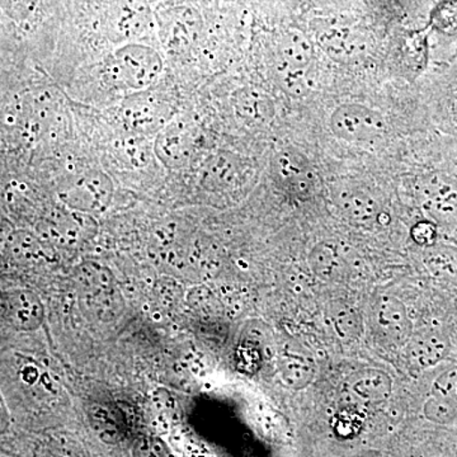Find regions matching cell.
<instances>
[{"label": "cell", "instance_id": "1", "mask_svg": "<svg viewBox=\"0 0 457 457\" xmlns=\"http://www.w3.org/2000/svg\"><path fill=\"white\" fill-rule=\"evenodd\" d=\"M162 73L163 60L158 51L139 42L121 45L107 65L108 80L131 93L152 88Z\"/></svg>", "mask_w": 457, "mask_h": 457}, {"label": "cell", "instance_id": "2", "mask_svg": "<svg viewBox=\"0 0 457 457\" xmlns=\"http://www.w3.org/2000/svg\"><path fill=\"white\" fill-rule=\"evenodd\" d=\"M330 130L337 139L359 146H372L383 140L386 122L378 111L359 104H343L333 111Z\"/></svg>", "mask_w": 457, "mask_h": 457}, {"label": "cell", "instance_id": "3", "mask_svg": "<svg viewBox=\"0 0 457 457\" xmlns=\"http://www.w3.org/2000/svg\"><path fill=\"white\" fill-rule=\"evenodd\" d=\"M122 120L139 135L158 134L173 121V107L163 93L153 88L131 93L123 102Z\"/></svg>", "mask_w": 457, "mask_h": 457}, {"label": "cell", "instance_id": "4", "mask_svg": "<svg viewBox=\"0 0 457 457\" xmlns=\"http://www.w3.org/2000/svg\"><path fill=\"white\" fill-rule=\"evenodd\" d=\"M154 25L147 0H110L106 13L107 37L113 44L137 42Z\"/></svg>", "mask_w": 457, "mask_h": 457}, {"label": "cell", "instance_id": "5", "mask_svg": "<svg viewBox=\"0 0 457 457\" xmlns=\"http://www.w3.org/2000/svg\"><path fill=\"white\" fill-rule=\"evenodd\" d=\"M59 196L66 206L77 212H102L112 200V180L104 171H86L69 179L60 189Z\"/></svg>", "mask_w": 457, "mask_h": 457}, {"label": "cell", "instance_id": "6", "mask_svg": "<svg viewBox=\"0 0 457 457\" xmlns=\"http://www.w3.org/2000/svg\"><path fill=\"white\" fill-rule=\"evenodd\" d=\"M158 25L162 45L173 56L185 55L194 49L203 31L200 13L185 5L165 9L159 14Z\"/></svg>", "mask_w": 457, "mask_h": 457}, {"label": "cell", "instance_id": "7", "mask_svg": "<svg viewBox=\"0 0 457 457\" xmlns=\"http://www.w3.org/2000/svg\"><path fill=\"white\" fill-rule=\"evenodd\" d=\"M312 60L311 41L297 31L284 33L278 49V71L279 79L288 92L303 95L306 71Z\"/></svg>", "mask_w": 457, "mask_h": 457}, {"label": "cell", "instance_id": "8", "mask_svg": "<svg viewBox=\"0 0 457 457\" xmlns=\"http://www.w3.org/2000/svg\"><path fill=\"white\" fill-rule=\"evenodd\" d=\"M198 146L197 131L185 121H171L156 134L153 152L170 170H180L191 162Z\"/></svg>", "mask_w": 457, "mask_h": 457}, {"label": "cell", "instance_id": "9", "mask_svg": "<svg viewBox=\"0 0 457 457\" xmlns=\"http://www.w3.org/2000/svg\"><path fill=\"white\" fill-rule=\"evenodd\" d=\"M272 173L279 188L290 196L308 198L314 191L315 179L311 165L303 155L284 150L272 162Z\"/></svg>", "mask_w": 457, "mask_h": 457}, {"label": "cell", "instance_id": "10", "mask_svg": "<svg viewBox=\"0 0 457 457\" xmlns=\"http://www.w3.org/2000/svg\"><path fill=\"white\" fill-rule=\"evenodd\" d=\"M2 314L18 330H35L41 326L45 311L37 295L29 290H13L3 294Z\"/></svg>", "mask_w": 457, "mask_h": 457}, {"label": "cell", "instance_id": "11", "mask_svg": "<svg viewBox=\"0 0 457 457\" xmlns=\"http://www.w3.org/2000/svg\"><path fill=\"white\" fill-rule=\"evenodd\" d=\"M420 201L435 220L453 221L457 218V186L441 176H431L420 186Z\"/></svg>", "mask_w": 457, "mask_h": 457}, {"label": "cell", "instance_id": "12", "mask_svg": "<svg viewBox=\"0 0 457 457\" xmlns=\"http://www.w3.org/2000/svg\"><path fill=\"white\" fill-rule=\"evenodd\" d=\"M245 165L237 155L220 152L207 158L201 168V185L210 191L230 189L239 185Z\"/></svg>", "mask_w": 457, "mask_h": 457}, {"label": "cell", "instance_id": "13", "mask_svg": "<svg viewBox=\"0 0 457 457\" xmlns=\"http://www.w3.org/2000/svg\"><path fill=\"white\" fill-rule=\"evenodd\" d=\"M409 360L416 368L429 369L446 359L450 342L438 330H422L411 337L407 345Z\"/></svg>", "mask_w": 457, "mask_h": 457}, {"label": "cell", "instance_id": "14", "mask_svg": "<svg viewBox=\"0 0 457 457\" xmlns=\"http://www.w3.org/2000/svg\"><path fill=\"white\" fill-rule=\"evenodd\" d=\"M321 50L335 62H350L366 50L365 38L350 27H330L319 33Z\"/></svg>", "mask_w": 457, "mask_h": 457}, {"label": "cell", "instance_id": "15", "mask_svg": "<svg viewBox=\"0 0 457 457\" xmlns=\"http://www.w3.org/2000/svg\"><path fill=\"white\" fill-rule=\"evenodd\" d=\"M378 324L384 335L396 345H405L413 336V326L404 303L395 297H385L378 308Z\"/></svg>", "mask_w": 457, "mask_h": 457}, {"label": "cell", "instance_id": "16", "mask_svg": "<svg viewBox=\"0 0 457 457\" xmlns=\"http://www.w3.org/2000/svg\"><path fill=\"white\" fill-rule=\"evenodd\" d=\"M348 389L354 398L374 404L389 398L393 390V380L383 370L365 369L352 376Z\"/></svg>", "mask_w": 457, "mask_h": 457}, {"label": "cell", "instance_id": "17", "mask_svg": "<svg viewBox=\"0 0 457 457\" xmlns=\"http://www.w3.org/2000/svg\"><path fill=\"white\" fill-rule=\"evenodd\" d=\"M336 204L348 220L365 224L378 218V206L375 198L360 187H342L336 192Z\"/></svg>", "mask_w": 457, "mask_h": 457}, {"label": "cell", "instance_id": "18", "mask_svg": "<svg viewBox=\"0 0 457 457\" xmlns=\"http://www.w3.org/2000/svg\"><path fill=\"white\" fill-rule=\"evenodd\" d=\"M89 422L96 433L107 444H117L125 437L128 420L113 404H95L88 411Z\"/></svg>", "mask_w": 457, "mask_h": 457}, {"label": "cell", "instance_id": "19", "mask_svg": "<svg viewBox=\"0 0 457 457\" xmlns=\"http://www.w3.org/2000/svg\"><path fill=\"white\" fill-rule=\"evenodd\" d=\"M311 269L319 278L332 281L342 275L345 258L341 248L335 243H318L309 255Z\"/></svg>", "mask_w": 457, "mask_h": 457}, {"label": "cell", "instance_id": "20", "mask_svg": "<svg viewBox=\"0 0 457 457\" xmlns=\"http://www.w3.org/2000/svg\"><path fill=\"white\" fill-rule=\"evenodd\" d=\"M426 269L433 278L457 286V248L451 245H433L427 248Z\"/></svg>", "mask_w": 457, "mask_h": 457}, {"label": "cell", "instance_id": "21", "mask_svg": "<svg viewBox=\"0 0 457 457\" xmlns=\"http://www.w3.org/2000/svg\"><path fill=\"white\" fill-rule=\"evenodd\" d=\"M279 375L288 387L305 389L314 378L315 369L311 360L297 353H287L278 362Z\"/></svg>", "mask_w": 457, "mask_h": 457}, {"label": "cell", "instance_id": "22", "mask_svg": "<svg viewBox=\"0 0 457 457\" xmlns=\"http://www.w3.org/2000/svg\"><path fill=\"white\" fill-rule=\"evenodd\" d=\"M113 161L128 170H139L149 162L150 146L140 137L116 140L111 150Z\"/></svg>", "mask_w": 457, "mask_h": 457}, {"label": "cell", "instance_id": "23", "mask_svg": "<svg viewBox=\"0 0 457 457\" xmlns=\"http://www.w3.org/2000/svg\"><path fill=\"white\" fill-rule=\"evenodd\" d=\"M425 414L432 422L449 425L457 418V403L444 396L431 395L426 402Z\"/></svg>", "mask_w": 457, "mask_h": 457}, {"label": "cell", "instance_id": "24", "mask_svg": "<svg viewBox=\"0 0 457 457\" xmlns=\"http://www.w3.org/2000/svg\"><path fill=\"white\" fill-rule=\"evenodd\" d=\"M335 329L342 338L356 339L362 332V319L353 308H342L333 317Z\"/></svg>", "mask_w": 457, "mask_h": 457}, {"label": "cell", "instance_id": "25", "mask_svg": "<svg viewBox=\"0 0 457 457\" xmlns=\"http://www.w3.org/2000/svg\"><path fill=\"white\" fill-rule=\"evenodd\" d=\"M432 395L444 396L457 403V363L444 372L432 385Z\"/></svg>", "mask_w": 457, "mask_h": 457}, {"label": "cell", "instance_id": "26", "mask_svg": "<svg viewBox=\"0 0 457 457\" xmlns=\"http://www.w3.org/2000/svg\"><path fill=\"white\" fill-rule=\"evenodd\" d=\"M37 4L38 0H2L3 12L16 22L29 20L35 13Z\"/></svg>", "mask_w": 457, "mask_h": 457}, {"label": "cell", "instance_id": "27", "mask_svg": "<svg viewBox=\"0 0 457 457\" xmlns=\"http://www.w3.org/2000/svg\"><path fill=\"white\" fill-rule=\"evenodd\" d=\"M135 457H174L170 449L161 440L143 437L135 444Z\"/></svg>", "mask_w": 457, "mask_h": 457}, {"label": "cell", "instance_id": "28", "mask_svg": "<svg viewBox=\"0 0 457 457\" xmlns=\"http://www.w3.org/2000/svg\"><path fill=\"white\" fill-rule=\"evenodd\" d=\"M411 239H413L414 243H417L418 245L429 248V246L436 245V240H437V228H436V225L431 221H420L411 228Z\"/></svg>", "mask_w": 457, "mask_h": 457}, {"label": "cell", "instance_id": "29", "mask_svg": "<svg viewBox=\"0 0 457 457\" xmlns=\"http://www.w3.org/2000/svg\"><path fill=\"white\" fill-rule=\"evenodd\" d=\"M237 365L239 368L245 369L246 371H252L257 369L258 353L251 347H240L237 350Z\"/></svg>", "mask_w": 457, "mask_h": 457}, {"label": "cell", "instance_id": "30", "mask_svg": "<svg viewBox=\"0 0 457 457\" xmlns=\"http://www.w3.org/2000/svg\"><path fill=\"white\" fill-rule=\"evenodd\" d=\"M455 112L457 114V102H456V106H455Z\"/></svg>", "mask_w": 457, "mask_h": 457}]
</instances>
